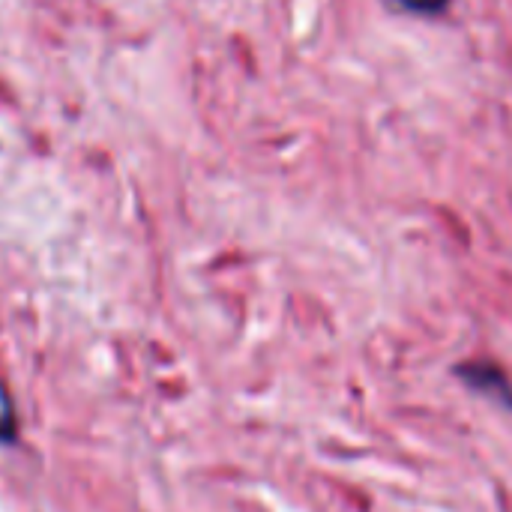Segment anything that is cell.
<instances>
[{
  "instance_id": "obj_2",
  "label": "cell",
  "mask_w": 512,
  "mask_h": 512,
  "mask_svg": "<svg viewBox=\"0 0 512 512\" xmlns=\"http://www.w3.org/2000/svg\"><path fill=\"white\" fill-rule=\"evenodd\" d=\"M18 438V417H15V402L0 381V444H15Z\"/></svg>"
},
{
  "instance_id": "obj_3",
  "label": "cell",
  "mask_w": 512,
  "mask_h": 512,
  "mask_svg": "<svg viewBox=\"0 0 512 512\" xmlns=\"http://www.w3.org/2000/svg\"><path fill=\"white\" fill-rule=\"evenodd\" d=\"M411 12H420V15H441L447 9L450 0H402Z\"/></svg>"
},
{
  "instance_id": "obj_1",
  "label": "cell",
  "mask_w": 512,
  "mask_h": 512,
  "mask_svg": "<svg viewBox=\"0 0 512 512\" xmlns=\"http://www.w3.org/2000/svg\"><path fill=\"white\" fill-rule=\"evenodd\" d=\"M456 375L480 396H492L498 399L504 408H512V384L504 375V369H498L495 363H462L456 366Z\"/></svg>"
}]
</instances>
